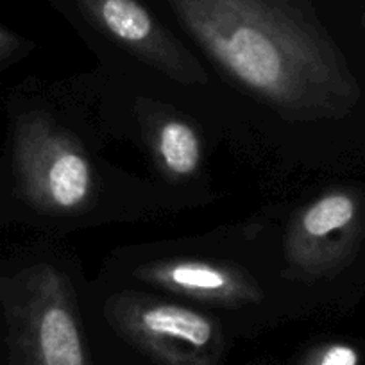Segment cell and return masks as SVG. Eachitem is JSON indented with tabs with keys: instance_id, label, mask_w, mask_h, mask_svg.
<instances>
[{
	"instance_id": "6da1fadb",
	"label": "cell",
	"mask_w": 365,
	"mask_h": 365,
	"mask_svg": "<svg viewBox=\"0 0 365 365\" xmlns=\"http://www.w3.org/2000/svg\"><path fill=\"white\" fill-rule=\"evenodd\" d=\"M215 61L276 106L307 110L339 83L317 31L283 0H167Z\"/></svg>"
},
{
	"instance_id": "7a4b0ae2",
	"label": "cell",
	"mask_w": 365,
	"mask_h": 365,
	"mask_svg": "<svg viewBox=\"0 0 365 365\" xmlns=\"http://www.w3.org/2000/svg\"><path fill=\"white\" fill-rule=\"evenodd\" d=\"M16 165L26 194L43 208L73 212L93 190L86 158L68 140L40 124L27 125L20 133Z\"/></svg>"
},
{
	"instance_id": "3957f363",
	"label": "cell",
	"mask_w": 365,
	"mask_h": 365,
	"mask_svg": "<svg viewBox=\"0 0 365 365\" xmlns=\"http://www.w3.org/2000/svg\"><path fill=\"white\" fill-rule=\"evenodd\" d=\"M79 8L104 33L153 61H178L174 38L138 0H77Z\"/></svg>"
},
{
	"instance_id": "277c9868",
	"label": "cell",
	"mask_w": 365,
	"mask_h": 365,
	"mask_svg": "<svg viewBox=\"0 0 365 365\" xmlns=\"http://www.w3.org/2000/svg\"><path fill=\"white\" fill-rule=\"evenodd\" d=\"M27 287L38 347L45 365H84L79 328L56 276H36Z\"/></svg>"
},
{
	"instance_id": "5b68a950",
	"label": "cell",
	"mask_w": 365,
	"mask_h": 365,
	"mask_svg": "<svg viewBox=\"0 0 365 365\" xmlns=\"http://www.w3.org/2000/svg\"><path fill=\"white\" fill-rule=\"evenodd\" d=\"M147 278L158 285L206 301L240 299L247 292V287L233 272L194 259L161 263L147 270Z\"/></svg>"
},
{
	"instance_id": "8992f818",
	"label": "cell",
	"mask_w": 365,
	"mask_h": 365,
	"mask_svg": "<svg viewBox=\"0 0 365 365\" xmlns=\"http://www.w3.org/2000/svg\"><path fill=\"white\" fill-rule=\"evenodd\" d=\"M138 324L147 335L172 339L202 347L212 340L213 326L205 315L170 303H147L138 314Z\"/></svg>"
},
{
	"instance_id": "52a82bcc",
	"label": "cell",
	"mask_w": 365,
	"mask_h": 365,
	"mask_svg": "<svg viewBox=\"0 0 365 365\" xmlns=\"http://www.w3.org/2000/svg\"><path fill=\"white\" fill-rule=\"evenodd\" d=\"M356 217V201L346 192H333L308 206L299 220L301 235L308 244H322L331 235L349 230Z\"/></svg>"
},
{
	"instance_id": "ba28073f",
	"label": "cell",
	"mask_w": 365,
	"mask_h": 365,
	"mask_svg": "<svg viewBox=\"0 0 365 365\" xmlns=\"http://www.w3.org/2000/svg\"><path fill=\"white\" fill-rule=\"evenodd\" d=\"M158 150L165 167L178 175L192 174L201 160L197 135L181 120L165 122L158 138Z\"/></svg>"
},
{
	"instance_id": "9c48e42d",
	"label": "cell",
	"mask_w": 365,
	"mask_h": 365,
	"mask_svg": "<svg viewBox=\"0 0 365 365\" xmlns=\"http://www.w3.org/2000/svg\"><path fill=\"white\" fill-rule=\"evenodd\" d=\"M321 365H358V353L349 346H331L322 356Z\"/></svg>"
},
{
	"instance_id": "30bf717a",
	"label": "cell",
	"mask_w": 365,
	"mask_h": 365,
	"mask_svg": "<svg viewBox=\"0 0 365 365\" xmlns=\"http://www.w3.org/2000/svg\"><path fill=\"white\" fill-rule=\"evenodd\" d=\"M16 45H19V38H15L11 33L0 27V59L11 54Z\"/></svg>"
}]
</instances>
